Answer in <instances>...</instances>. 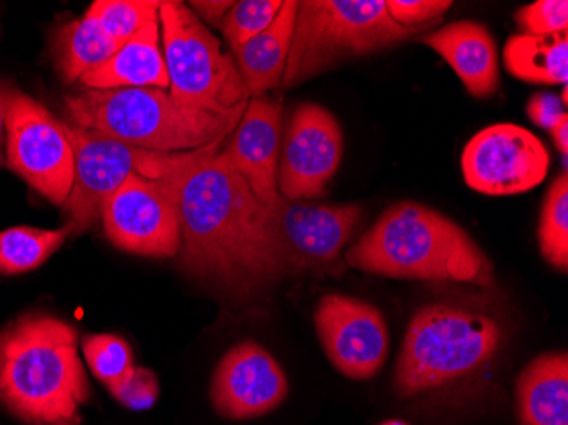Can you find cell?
<instances>
[{"mask_svg": "<svg viewBox=\"0 0 568 425\" xmlns=\"http://www.w3.org/2000/svg\"><path fill=\"white\" fill-rule=\"evenodd\" d=\"M343 153V128L337 118L315 102L300 104L281 142L277 168L281 196L312 201L324 196Z\"/></svg>", "mask_w": 568, "mask_h": 425, "instance_id": "13", "label": "cell"}, {"mask_svg": "<svg viewBox=\"0 0 568 425\" xmlns=\"http://www.w3.org/2000/svg\"><path fill=\"white\" fill-rule=\"evenodd\" d=\"M283 0H241L235 2L229 14L220 22L230 51L244 47L247 41L263 33L280 12Z\"/></svg>", "mask_w": 568, "mask_h": 425, "instance_id": "27", "label": "cell"}, {"mask_svg": "<svg viewBox=\"0 0 568 425\" xmlns=\"http://www.w3.org/2000/svg\"><path fill=\"white\" fill-rule=\"evenodd\" d=\"M388 16L407 28H423L442 21L452 0H385Z\"/></svg>", "mask_w": 568, "mask_h": 425, "instance_id": "30", "label": "cell"}, {"mask_svg": "<svg viewBox=\"0 0 568 425\" xmlns=\"http://www.w3.org/2000/svg\"><path fill=\"white\" fill-rule=\"evenodd\" d=\"M567 84L565 85H561V98H560V101H561V104L565 105V108H567V104H568V98H567Z\"/></svg>", "mask_w": 568, "mask_h": 425, "instance_id": "35", "label": "cell"}, {"mask_svg": "<svg viewBox=\"0 0 568 425\" xmlns=\"http://www.w3.org/2000/svg\"><path fill=\"white\" fill-rule=\"evenodd\" d=\"M288 396L283 367L254 341L241 342L220 360L210 398L220 417L248 421L276 411Z\"/></svg>", "mask_w": 568, "mask_h": 425, "instance_id": "15", "label": "cell"}, {"mask_svg": "<svg viewBox=\"0 0 568 425\" xmlns=\"http://www.w3.org/2000/svg\"><path fill=\"white\" fill-rule=\"evenodd\" d=\"M161 0H95L89 11L95 16L102 30L123 47L143 26L159 21Z\"/></svg>", "mask_w": 568, "mask_h": 425, "instance_id": "25", "label": "cell"}, {"mask_svg": "<svg viewBox=\"0 0 568 425\" xmlns=\"http://www.w3.org/2000/svg\"><path fill=\"white\" fill-rule=\"evenodd\" d=\"M82 353L92 375L108 389L123 382L135 370L132 347L118 335H85L82 338Z\"/></svg>", "mask_w": 568, "mask_h": 425, "instance_id": "26", "label": "cell"}, {"mask_svg": "<svg viewBox=\"0 0 568 425\" xmlns=\"http://www.w3.org/2000/svg\"><path fill=\"white\" fill-rule=\"evenodd\" d=\"M283 131V104L280 99L261 95L248 101L244 117L223 153L245 179L255 198L271 208L277 203V168Z\"/></svg>", "mask_w": 568, "mask_h": 425, "instance_id": "16", "label": "cell"}, {"mask_svg": "<svg viewBox=\"0 0 568 425\" xmlns=\"http://www.w3.org/2000/svg\"><path fill=\"white\" fill-rule=\"evenodd\" d=\"M347 265L395 280L494 286L493 262L458 223L424 204L402 201L347 251Z\"/></svg>", "mask_w": 568, "mask_h": 425, "instance_id": "3", "label": "cell"}, {"mask_svg": "<svg viewBox=\"0 0 568 425\" xmlns=\"http://www.w3.org/2000/svg\"><path fill=\"white\" fill-rule=\"evenodd\" d=\"M430 28L398 24L385 0H298L281 88H298L346 60L404 43Z\"/></svg>", "mask_w": 568, "mask_h": 425, "instance_id": "6", "label": "cell"}, {"mask_svg": "<svg viewBox=\"0 0 568 425\" xmlns=\"http://www.w3.org/2000/svg\"><path fill=\"white\" fill-rule=\"evenodd\" d=\"M6 168L62 208L73 182V149L67 124L14 89L6 117Z\"/></svg>", "mask_w": 568, "mask_h": 425, "instance_id": "9", "label": "cell"}, {"mask_svg": "<svg viewBox=\"0 0 568 425\" xmlns=\"http://www.w3.org/2000/svg\"><path fill=\"white\" fill-rule=\"evenodd\" d=\"M111 395L130 411H149L159 398V380L152 370L135 366V370L110 389Z\"/></svg>", "mask_w": 568, "mask_h": 425, "instance_id": "29", "label": "cell"}, {"mask_svg": "<svg viewBox=\"0 0 568 425\" xmlns=\"http://www.w3.org/2000/svg\"><path fill=\"white\" fill-rule=\"evenodd\" d=\"M315 327L325 356L347 378H375L388 360V327L372 303L335 293L322 296L315 308Z\"/></svg>", "mask_w": 568, "mask_h": 425, "instance_id": "14", "label": "cell"}, {"mask_svg": "<svg viewBox=\"0 0 568 425\" xmlns=\"http://www.w3.org/2000/svg\"><path fill=\"white\" fill-rule=\"evenodd\" d=\"M296 9L298 0H286L263 33L252 38L244 47L230 51L251 98H261L281 88L295 31Z\"/></svg>", "mask_w": 568, "mask_h": 425, "instance_id": "20", "label": "cell"}, {"mask_svg": "<svg viewBox=\"0 0 568 425\" xmlns=\"http://www.w3.org/2000/svg\"><path fill=\"white\" fill-rule=\"evenodd\" d=\"M79 82L91 91L146 88L169 91L168 67L161 50V19L143 26L108 62L85 73Z\"/></svg>", "mask_w": 568, "mask_h": 425, "instance_id": "18", "label": "cell"}, {"mask_svg": "<svg viewBox=\"0 0 568 425\" xmlns=\"http://www.w3.org/2000/svg\"><path fill=\"white\" fill-rule=\"evenodd\" d=\"M101 222L111 244L128 254L169 259L181 247L178 198L169 175H130L102 208Z\"/></svg>", "mask_w": 568, "mask_h": 425, "instance_id": "10", "label": "cell"}, {"mask_svg": "<svg viewBox=\"0 0 568 425\" xmlns=\"http://www.w3.org/2000/svg\"><path fill=\"white\" fill-rule=\"evenodd\" d=\"M541 255L555 270L568 271V174L561 172L548 190L538 225Z\"/></svg>", "mask_w": 568, "mask_h": 425, "instance_id": "24", "label": "cell"}, {"mask_svg": "<svg viewBox=\"0 0 568 425\" xmlns=\"http://www.w3.org/2000/svg\"><path fill=\"white\" fill-rule=\"evenodd\" d=\"M503 316L478 302H434L412 316L394 388L400 398H427L477 378L507 342Z\"/></svg>", "mask_w": 568, "mask_h": 425, "instance_id": "4", "label": "cell"}, {"mask_svg": "<svg viewBox=\"0 0 568 425\" xmlns=\"http://www.w3.org/2000/svg\"><path fill=\"white\" fill-rule=\"evenodd\" d=\"M14 85L0 81V168H6V117Z\"/></svg>", "mask_w": 568, "mask_h": 425, "instance_id": "33", "label": "cell"}, {"mask_svg": "<svg viewBox=\"0 0 568 425\" xmlns=\"http://www.w3.org/2000/svg\"><path fill=\"white\" fill-rule=\"evenodd\" d=\"M270 210L286 276L327 270L359 225V204H322L281 196Z\"/></svg>", "mask_w": 568, "mask_h": 425, "instance_id": "11", "label": "cell"}, {"mask_svg": "<svg viewBox=\"0 0 568 425\" xmlns=\"http://www.w3.org/2000/svg\"><path fill=\"white\" fill-rule=\"evenodd\" d=\"M379 425H408V424H405V422H402V421H395V418H394V421H386Z\"/></svg>", "mask_w": 568, "mask_h": 425, "instance_id": "36", "label": "cell"}, {"mask_svg": "<svg viewBox=\"0 0 568 425\" xmlns=\"http://www.w3.org/2000/svg\"><path fill=\"white\" fill-rule=\"evenodd\" d=\"M235 2L232 0H193L190 2V9L206 24L219 28L230 9L234 8Z\"/></svg>", "mask_w": 568, "mask_h": 425, "instance_id": "32", "label": "cell"}, {"mask_svg": "<svg viewBox=\"0 0 568 425\" xmlns=\"http://www.w3.org/2000/svg\"><path fill=\"white\" fill-rule=\"evenodd\" d=\"M91 385L79 332L47 312H28L0 331V404L28 425H81Z\"/></svg>", "mask_w": 568, "mask_h": 425, "instance_id": "2", "label": "cell"}, {"mask_svg": "<svg viewBox=\"0 0 568 425\" xmlns=\"http://www.w3.org/2000/svg\"><path fill=\"white\" fill-rule=\"evenodd\" d=\"M120 48L89 9L82 18L59 28L51 44L57 72L69 85L108 62Z\"/></svg>", "mask_w": 568, "mask_h": 425, "instance_id": "21", "label": "cell"}, {"mask_svg": "<svg viewBox=\"0 0 568 425\" xmlns=\"http://www.w3.org/2000/svg\"><path fill=\"white\" fill-rule=\"evenodd\" d=\"M159 18L171 98L187 110L244 117L251 92L209 26L181 0H164Z\"/></svg>", "mask_w": 568, "mask_h": 425, "instance_id": "7", "label": "cell"}, {"mask_svg": "<svg viewBox=\"0 0 568 425\" xmlns=\"http://www.w3.org/2000/svg\"><path fill=\"white\" fill-rule=\"evenodd\" d=\"M528 117L536 127L551 131L561 120L568 118L567 108L561 104L558 95L551 92H539L532 95L528 102Z\"/></svg>", "mask_w": 568, "mask_h": 425, "instance_id": "31", "label": "cell"}, {"mask_svg": "<svg viewBox=\"0 0 568 425\" xmlns=\"http://www.w3.org/2000/svg\"><path fill=\"white\" fill-rule=\"evenodd\" d=\"M519 425H568V356L547 353L516 380Z\"/></svg>", "mask_w": 568, "mask_h": 425, "instance_id": "19", "label": "cell"}, {"mask_svg": "<svg viewBox=\"0 0 568 425\" xmlns=\"http://www.w3.org/2000/svg\"><path fill=\"white\" fill-rule=\"evenodd\" d=\"M551 136H554L555 146L561 155H568V118L561 120L557 127L551 130Z\"/></svg>", "mask_w": 568, "mask_h": 425, "instance_id": "34", "label": "cell"}, {"mask_svg": "<svg viewBox=\"0 0 568 425\" xmlns=\"http://www.w3.org/2000/svg\"><path fill=\"white\" fill-rule=\"evenodd\" d=\"M516 22L526 34L535 37L568 33V2L538 0L535 4L519 9Z\"/></svg>", "mask_w": 568, "mask_h": 425, "instance_id": "28", "label": "cell"}, {"mask_svg": "<svg viewBox=\"0 0 568 425\" xmlns=\"http://www.w3.org/2000/svg\"><path fill=\"white\" fill-rule=\"evenodd\" d=\"M72 124L159 153L194 152L229 140L242 118L179 105L165 89H110L65 99Z\"/></svg>", "mask_w": 568, "mask_h": 425, "instance_id": "5", "label": "cell"}, {"mask_svg": "<svg viewBox=\"0 0 568 425\" xmlns=\"http://www.w3.org/2000/svg\"><path fill=\"white\" fill-rule=\"evenodd\" d=\"M504 65L519 81L565 85L568 81V33L514 34L504 47Z\"/></svg>", "mask_w": 568, "mask_h": 425, "instance_id": "22", "label": "cell"}, {"mask_svg": "<svg viewBox=\"0 0 568 425\" xmlns=\"http://www.w3.org/2000/svg\"><path fill=\"white\" fill-rule=\"evenodd\" d=\"M550 153L528 128L500 123L484 128L462 153L463 179L487 196L528 193L547 179Z\"/></svg>", "mask_w": 568, "mask_h": 425, "instance_id": "12", "label": "cell"}, {"mask_svg": "<svg viewBox=\"0 0 568 425\" xmlns=\"http://www.w3.org/2000/svg\"><path fill=\"white\" fill-rule=\"evenodd\" d=\"M67 131L73 149V182L62 210L70 239L101 222L102 208L130 175L165 178L181 164L186 153L136 149L72 123L67 124Z\"/></svg>", "mask_w": 568, "mask_h": 425, "instance_id": "8", "label": "cell"}, {"mask_svg": "<svg viewBox=\"0 0 568 425\" xmlns=\"http://www.w3.org/2000/svg\"><path fill=\"white\" fill-rule=\"evenodd\" d=\"M223 143L184 153L169 174L178 198L179 267L239 298L286 277L270 210L223 153Z\"/></svg>", "mask_w": 568, "mask_h": 425, "instance_id": "1", "label": "cell"}, {"mask_svg": "<svg viewBox=\"0 0 568 425\" xmlns=\"http://www.w3.org/2000/svg\"><path fill=\"white\" fill-rule=\"evenodd\" d=\"M67 239L70 229L63 225L57 230L14 226L0 232V274L16 276L30 273L43 265L55 254Z\"/></svg>", "mask_w": 568, "mask_h": 425, "instance_id": "23", "label": "cell"}, {"mask_svg": "<svg viewBox=\"0 0 568 425\" xmlns=\"http://www.w3.org/2000/svg\"><path fill=\"white\" fill-rule=\"evenodd\" d=\"M459 77L475 99H488L500 84L497 43L487 26L477 21L449 22L419 38Z\"/></svg>", "mask_w": 568, "mask_h": 425, "instance_id": "17", "label": "cell"}]
</instances>
